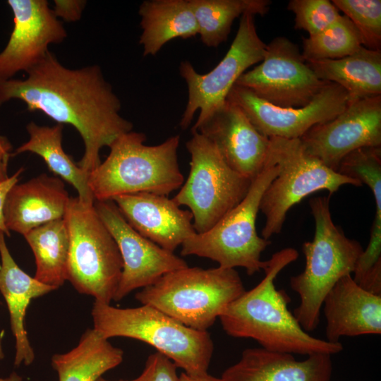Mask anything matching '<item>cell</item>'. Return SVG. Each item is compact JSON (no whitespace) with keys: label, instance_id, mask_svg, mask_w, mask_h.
<instances>
[{"label":"cell","instance_id":"23","mask_svg":"<svg viewBox=\"0 0 381 381\" xmlns=\"http://www.w3.org/2000/svg\"><path fill=\"white\" fill-rule=\"evenodd\" d=\"M306 61L320 80L344 88L350 102L381 95V50L361 46L343 58Z\"/></svg>","mask_w":381,"mask_h":381},{"label":"cell","instance_id":"32","mask_svg":"<svg viewBox=\"0 0 381 381\" xmlns=\"http://www.w3.org/2000/svg\"><path fill=\"white\" fill-rule=\"evenodd\" d=\"M287 9L295 16V28L306 31L308 36L322 32L341 16L329 0H291Z\"/></svg>","mask_w":381,"mask_h":381},{"label":"cell","instance_id":"21","mask_svg":"<svg viewBox=\"0 0 381 381\" xmlns=\"http://www.w3.org/2000/svg\"><path fill=\"white\" fill-rule=\"evenodd\" d=\"M330 354L315 353L302 361L293 354L260 348L245 349L240 360L226 368L222 381H330Z\"/></svg>","mask_w":381,"mask_h":381},{"label":"cell","instance_id":"13","mask_svg":"<svg viewBox=\"0 0 381 381\" xmlns=\"http://www.w3.org/2000/svg\"><path fill=\"white\" fill-rule=\"evenodd\" d=\"M227 100L238 105L255 128L267 138L299 139L313 126L342 112L350 102L346 90L327 82L312 101L302 107H279L234 85Z\"/></svg>","mask_w":381,"mask_h":381},{"label":"cell","instance_id":"22","mask_svg":"<svg viewBox=\"0 0 381 381\" xmlns=\"http://www.w3.org/2000/svg\"><path fill=\"white\" fill-rule=\"evenodd\" d=\"M0 232V293L6 303L10 324L15 338L14 365H30L35 352L28 339L25 319L30 301L56 289L43 284L25 272L13 258Z\"/></svg>","mask_w":381,"mask_h":381},{"label":"cell","instance_id":"29","mask_svg":"<svg viewBox=\"0 0 381 381\" xmlns=\"http://www.w3.org/2000/svg\"><path fill=\"white\" fill-rule=\"evenodd\" d=\"M337 172L366 184L373 193L375 214L370 241L381 243V147L357 149L343 158Z\"/></svg>","mask_w":381,"mask_h":381},{"label":"cell","instance_id":"5","mask_svg":"<svg viewBox=\"0 0 381 381\" xmlns=\"http://www.w3.org/2000/svg\"><path fill=\"white\" fill-rule=\"evenodd\" d=\"M91 315L93 329L105 339L123 337L144 341L186 373H207L214 351L207 331L187 327L149 305L119 308L95 301Z\"/></svg>","mask_w":381,"mask_h":381},{"label":"cell","instance_id":"15","mask_svg":"<svg viewBox=\"0 0 381 381\" xmlns=\"http://www.w3.org/2000/svg\"><path fill=\"white\" fill-rule=\"evenodd\" d=\"M95 207L114 238L123 260L114 301L154 284L165 274L188 267L184 260L137 232L113 200L95 201Z\"/></svg>","mask_w":381,"mask_h":381},{"label":"cell","instance_id":"4","mask_svg":"<svg viewBox=\"0 0 381 381\" xmlns=\"http://www.w3.org/2000/svg\"><path fill=\"white\" fill-rule=\"evenodd\" d=\"M330 197H315L309 201L315 221L314 237L302 246L306 258L303 271L290 279L291 288L300 298L294 315L307 332L318 327L326 295L341 277L353 272L363 251L358 241L346 237L334 224Z\"/></svg>","mask_w":381,"mask_h":381},{"label":"cell","instance_id":"35","mask_svg":"<svg viewBox=\"0 0 381 381\" xmlns=\"http://www.w3.org/2000/svg\"><path fill=\"white\" fill-rule=\"evenodd\" d=\"M23 169V168H20L13 175L0 183V232L7 236H10V231L8 230L5 224L4 216V204L8 193L18 182L19 176Z\"/></svg>","mask_w":381,"mask_h":381},{"label":"cell","instance_id":"10","mask_svg":"<svg viewBox=\"0 0 381 381\" xmlns=\"http://www.w3.org/2000/svg\"><path fill=\"white\" fill-rule=\"evenodd\" d=\"M186 143L190 155L186 181L172 199L188 207L198 234L211 229L247 194L252 180L234 171L215 146L205 137L193 131Z\"/></svg>","mask_w":381,"mask_h":381},{"label":"cell","instance_id":"31","mask_svg":"<svg viewBox=\"0 0 381 381\" xmlns=\"http://www.w3.org/2000/svg\"><path fill=\"white\" fill-rule=\"evenodd\" d=\"M332 2L352 23L362 46L381 50V1L333 0Z\"/></svg>","mask_w":381,"mask_h":381},{"label":"cell","instance_id":"39","mask_svg":"<svg viewBox=\"0 0 381 381\" xmlns=\"http://www.w3.org/2000/svg\"><path fill=\"white\" fill-rule=\"evenodd\" d=\"M97 381H109V380H104V379L100 377ZM118 381H128V380H118Z\"/></svg>","mask_w":381,"mask_h":381},{"label":"cell","instance_id":"7","mask_svg":"<svg viewBox=\"0 0 381 381\" xmlns=\"http://www.w3.org/2000/svg\"><path fill=\"white\" fill-rule=\"evenodd\" d=\"M64 219L69 234L67 281L80 294L110 304L123 270L118 246L95 203L71 197Z\"/></svg>","mask_w":381,"mask_h":381},{"label":"cell","instance_id":"3","mask_svg":"<svg viewBox=\"0 0 381 381\" xmlns=\"http://www.w3.org/2000/svg\"><path fill=\"white\" fill-rule=\"evenodd\" d=\"M145 140L143 133L131 131L109 146L106 159L88 175V187L95 201L138 193L167 196L181 187L184 178L177 156L180 135L155 145H147Z\"/></svg>","mask_w":381,"mask_h":381},{"label":"cell","instance_id":"9","mask_svg":"<svg viewBox=\"0 0 381 381\" xmlns=\"http://www.w3.org/2000/svg\"><path fill=\"white\" fill-rule=\"evenodd\" d=\"M266 160L278 169L260 204L265 217L262 236L267 240L281 232L289 210L306 196L322 190H328L331 196L341 186L363 185L308 154L300 139L270 138Z\"/></svg>","mask_w":381,"mask_h":381},{"label":"cell","instance_id":"37","mask_svg":"<svg viewBox=\"0 0 381 381\" xmlns=\"http://www.w3.org/2000/svg\"><path fill=\"white\" fill-rule=\"evenodd\" d=\"M179 381H222L220 378L214 377L207 373L200 375H192L182 373L179 376Z\"/></svg>","mask_w":381,"mask_h":381},{"label":"cell","instance_id":"11","mask_svg":"<svg viewBox=\"0 0 381 381\" xmlns=\"http://www.w3.org/2000/svg\"><path fill=\"white\" fill-rule=\"evenodd\" d=\"M255 16L246 13L240 19L236 36L227 52L210 71L200 74L188 61L179 65V73L188 88V102L180 126L186 129L199 111L201 120L221 107L239 77L263 59L266 45L258 34Z\"/></svg>","mask_w":381,"mask_h":381},{"label":"cell","instance_id":"25","mask_svg":"<svg viewBox=\"0 0 381 381\" xmlns=\"http://www.w3.org/2000/svg\"><path fill=\"white\" fill-rule=\"evenodd\" d=\"M123 358V351L92 328L83 334L71 351L54 354L52 365L59 381H97L119 365Z\"/></svg>","mask_w":381,"mask_h":381},{"label":"cell","instance_id":"14","mask_svg":"<svg viewBox=\"0 0 381 381\" xmlns=\"http://www.w3.org/2000/svg\"><path fill=\"white\" fill-rule=\"evenodd\" d=\"M299 139L308 154L337 171L350 152L381 147V95L351 101L342 112L313 126Z\"/></svg>","mask_w":381,"mask_h":381},{"label":"cell","instance_id":"19","mask_svg":"<svg viewBox=\"0 0 381 381\" xmlns=\"http://www.w3.org/2000/svg\"><path fill=\"white\" fill-rule=\"evenodd\" d=\"M327 341L381 334V295L361 287L351 274L341 277L323 301Z\"/></svg>","mask_w":381,"mask_h":381},{"label":"cell","instance_id":"2","mask_svg":"<svg viewBox=\"0 0 381 381\" xmlns=\"http://www.w3.org/2000/svg\"><path fill=\"white\" fill-rule=\"evenodd\" d=\"M298 256L295 248H285L267 260L260 282L245 291L219 315L227 334L250 338L265 349L291 354L333 355L343 350L340 342L316 338L305 331L289 310L290 297L275 287L274 279L279 273Z\"/></svg>","mask_w":381,"mask_h":381},{"label":"cell","instance_id":"38","mask_svg":"<svg viewBox=\"0 0 381 381\" xmlns=\"http://www.w3.org/2000/svg\"><path fill=\"white\" fill-rule=\"evenodd\" d=\"M3 336H4V332H2L0 336V361H1L4 358V353L2 345H1V340H2ZM0 381H23V377L20 375H19L18 373L13 372L11 373L8 377H0Z\"/></svg>","mask_w":381,"mask_h":381},{"label":"cell","instance_id":"12","mask_svg":"<svg viewBox=\"0 0 381 381\" xmlns=\"http://www.w3.org/2000/svg\"><path fill=\"white\" fill-rule=\"evenodd\" d=\"M326 83L309 67L298 46L279 36L267 44L262 60L235 85L274 106L296 108L309 104Z\"/></svg>","mask_w":381,"mask_h":381},{"label":"cell","instance_id":"34","mask_svg":"<svg viewBox=\"0 0 381 381\" xmlns=\"http://www.w3.org/2000/svg\"><path fill=\"white\" fill-rule=\"evenodd\" d=\"M86 4L81 0H54L53 12L56 18L60 17L68 22L80 20Z\"/></svg>","mask_w":381,"mask_h":381},{"label":"cell","instance_id":"6","mask_svg":"<svg viewBox=\"0 0 381 381\" xmlns=\"http://www.w3.org/2000/svg\"><path fill=\"white\" fill-rule=\"evenodd\" d=\"M245 288L233 268L188 266L161 277L135 298L190 328L207 331Z\"/></svg>","mask_w":381,"mask_h":381},{"label":"cell","instance_id":"8","mask_svg":"<svg viewBox=\"0 0 381 381\" xmlns=\"http://www.w3.org/2000/svg\"><path fill=\"white\" fill-rule=\"evenodd\" d=\"M277 171V167L266 160L243 199L211 229L186 239L181 255L209 258L224 268L241 267L250 276L264 270L267 260H261V254L271 242L258 236L256 218L263 193Z\"/></svg>","mask_w":381,"mask_h":381},{"label":"cell","instance_id":"1","mask_svg":"<svg viewBox=\"0 0 381 381\" xmlns=\"http://www.w3.org/2000/svg\"><path fill=\"white\" fill-rule=\"evenodd\" d=\"M24 80H0V106L12 99L25 103L80 135L85 152L78 165L90 174L101 162V149L133 123L120 114L121 102L97 65L80 69L64 66L49 51L27 72Z\"/></svg>","mask_w":381,"mask_h":381},{"label":"cell","instance_id":"28","mask_svg":"<svg viewBox=\"0 0 381 381\" xmlns=\"http://www.w3.org/2000/svg\"><path fill=\"white\" fill-rule=\"evenodd\" d=\"M202 42L217 47L226 42L236 18L246 13L265 16L270 10V0H189Z\"/></svg>","mask_w":381,"mask_h":381},{"label":"cell","instance_id":"17","mask_svg":"<svg viewBox=\"0 0 381 381\" xmlns=\"http://www.w3.org/2000/svg\"><path fill=\"white\" fill-rule=\"evenodd\" d=\"M7 4L13 11V28L0 52V80L27 72L44 57L49 44L61 43L67 36L46 0H8Z\"/></svg>","mask_w":381,"mask_h":381},{"label":"cell","instance_id":"20","mask_svg":"<svg viewBox=\"0 0 381 381\" xmlns=\"http://www.w3.org/2000/svg\"><path fill=\"white\" fill-rule=\"evenodd\" d=\"M71 197L62 179L45 174L15 184L7 194L6 228L23 236L46 223L63 219Z\"/></svg>","mask_w":381,"mask_h":381},{"label":"cell","instance_id":"30","mask_svg":"<svg viewBox=\"0 0 381 381\" xmlns=\"http://www.w3.org/2000/svg\"><path fill=\"white\" fill-rule=\"evenodd\" d=\"M362 46L358 32L344 15L322 32L303 39L306 61L337 59L352 54Z\"/></svg>","mask_w":381,"mask_h":381},{"label":"cell","instance_id":"18","mask_svg":"<svg viewBox=\"0 0 381 381\" xmlns=\"http://www.w3.org/2000/svg\"><path fill=\"white\" fill-rule=\"evenodd\" d=\"M112 200L137 232L168 251L174 253L196 233L192 213L166 195L138 193Z\"/></svg>","mask_w":381,"mask_h":381},{"label":"cell","instance_id":"33","mask_svg":"<svg viewBox=\"0 0 381 381\" xmlns=\"http://www.w3.org/2000/svg\"><path fill=\"white\" fill-rule=\"evenodd\" d=\"M176 367L168 357L157 351L148 356L142 373L131 381H179Z\"/></svg>","mask_w":381,"mask_h":381},{"label":"cell","instance_id":"16","mask_svg":"<svg viewBox=\"0 0 381 381\" xmlns=\"http://www.w3.org/2000/svg\"><path fill=\"white\" fill-rule=\"evenodd\" d=\"M208 139L234 171L253 180L263 169L270 138L260 133L243 110L226 100L191 128Z\"/></svg>","mask_w":381,"mask_h":381},{"label":"cell","instance_id":"36","mask_svg":"<svg viewBox=\"0 0 381 381\" xmlns=\"http://www.w3.org/2000/svg\"><path fill=\"white\" fill-rule=\"evenodd\" d=\"M11 145L4 136L0 135V183L8 179V164L11 153Z\"/></svg>","mask_w":381,"mask_h":381},{"label":"cell","instance_id":"26","mask_svg":"<svg viewBox=\"0 0 381 381\" xmlns=\"http://www.w3.org/2000/svg\"><path fill=\"white\" fill-rule=\"evenodd\" d=\"M63 124L39 126L31 121L26 129L29 140L16 150L13 155L30 152L42 158L49 169L61 179L72 185L78 198L85 203H95L88 187L89 174L76 164L62 147Z\"/></svg>","mask_w":381,"mask_h":381},{"label":"cell","instance_id":"24","mask_svg":"<svg viewBox=\"0 0 381 381\" xmlns=\"http://www.w3.org/2000/svg\"><path fill=\"white\" fill-rule=\"evenodd\" d=\"M143 56H155L169 41L198 35L189 0H146L139 7Z\"/></svg>","mask_w":381,"mask_h":381},{"label":"cell","instance_id":"27","mask_svg":"<svg viewBox=\"0 0 381 381\" xmlns=\"http://www.w3.org/2000/svg\"><path fill=\"white\" fill-rule=\"evenodd\" d=\"M32 249L36 270L34 277L54 287L67 281L69 234L63 219L35 228L24 236Z\"/></svg>","mask_w":381,"mask_h":381}]
</instances>
